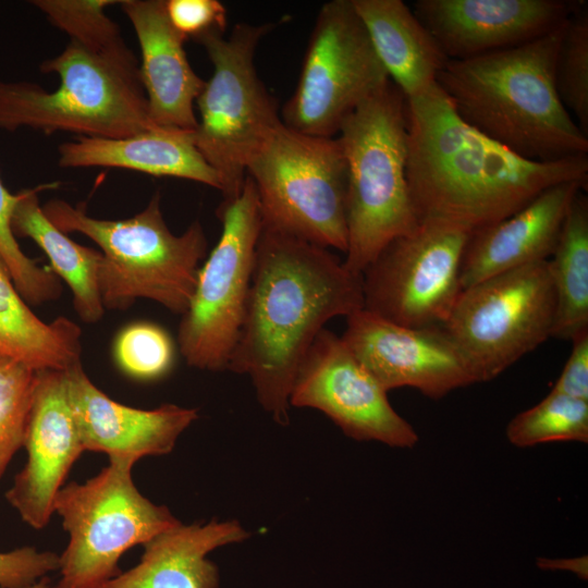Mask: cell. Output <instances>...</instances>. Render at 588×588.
<instances>
[{"label": "cell", "mask_w": 588, "mask_h": 588, "mask_svg": "<svg viewBox=\"0 0 588 588\" xmlns=\"http://www.w3.org/2000/svg\"><path fill=\"white\" fill-rule=\"evenodd\" d=\"M362 308V274L329 248L262 225L228 370L248 376L261 407L286 425L291 390L316 336L330 319Z\"/></svg>", "instance_id": "obj_1"}, {"label": "cell", "mask_w": 588, "mask_h": 588, "mask_svg": "<svg viewBox=\"0 0 588 588\" xmlns=\"http://www.w3.org/2000/svg\"><path fill=\"white\" fill-rule=\"evenodd\" d=\"M406 177L419 221L443 220L474 232L551 186L588 182L587 155L523 158L467 124L437 83L406 99Z\"/></svg>", "instance_id": "obj_2"}, {"label": "cell", "mask_w": 588, "mask_h": 588, "mask_svg": "<svg viewBox=\"0 0 588 588\" xmlns=\"http://www.w3.org/2000/svg\"><path fill=\"white\" fill-rule=\"evenodd\" d=\"M565 23L519 46L450 60L437 84L467 124L523 158L554 161L587 155L588 136L555 85Z\"/></svg>", "instance_id": "obj_3"}, {"label": "cell", "mask_w": 588, "mask_h": 588, "mask_svg": "<svg viewBox=\"0 0 588 588\" xmlns=\"http://www.w3.org/2000/svg\"><path fill=\"white\" fill-rule=\"evenodd\" d=\"M157 192L137 215L123 220L90 217L83 205L46 203V217L62 232L81 233L102 254L98 289L105 309L125 310L138 298L183 315L192 299L207 238L199 221L181 235L168 228Z\"/></svg>", "instance_id": "obj_4"}, {"label": "cell", "mask_w": 588, "mask_h": 588, "mask_svg": "<svg viewBox=\"0 0 588 588\" xmlns=\"http://www.w3.org/2000/svg\"><path fill=\"white\" fill-rule=\"evenodd\" d=\"M347 168L344 266L362 274L395 237L419 224L406 177V99L389 81L364 100L336 135Z\"/></svg>", "instance_id": "obj_5"}, {"label": "cell", "mask_w": 588, "mask_h": 588, "mask_svg": "<svg viewBox=\"0 0 588 588\" xmlns=\"http://www.w3.org/2000/svg\"><path fill=\"white\" fill-rule=\"evenodd\" d=\"M56 73L57 89L32 82L0 81V130L45 134L64 131L84 137L122 138L157 127L149 117L138 65L94 53L71 41L40 64Z\"/></svg>", "instance_id": "obj_6"}, {"label": "cell", "mask_w": 588, "mask_h": 588, "mask_svg": "<svg viewBox=\"0 0 588 588\" xmlns=\"http://www.w3.org/2000/svg\"><path fill=\"white\" fill-rule=\"evenodd\" d=\"M274 23H238L231 34H210L200 44L213 68L195 105L194 145L216 171L223 198L236 196L252 158L282 124L275 99L255 68V51Z\"/></svg>", "instance_id": "obj_7"}, {"label": "cell", "mask_w": 588, "mask_h": 588, "mask_svg": "<svg viewBox=\"0 0 588 588\" xmlns=\"http://www.w3.org/2000/svg\"><path fill=\"white\" fill-rule=\"evenodd\" d=\"M262 225L324 248H347V168L338 137L298 133L283 123L247 166Z\"/></svg>", "instance_id": "obj_8"}, {"label": "cell", "mask_w": 588, "mask_h": 588, "mask_svg": "<svg viewBox=\"0 0 588 588\" xmlns=\"http://www.w3.org/2000/svg\"><path fill=\"white\" fill-rule=\"evenodd\" d=\"M135 463L109 458L93 478L58 492L53 511L69 534L59 555L60 588H103L122 572L119 561L126 551L181 523L139 492L132 478Z\"/></svg>", "instance_id": "obj_9"}, {"label": "cell", "mask_w": 588, "mask_h": 588, "mask_svg": "<svg viewBox=\"0 0 588 588\" xmlns=\"http://www.w3.org/2000/svg\"><path fill=\"white\" fill-rule=\"evenodd\" d=\"M217 216L222 230L200 267L179 326V348L188 366L228 370L243 326L262 218L253 181L223 198Z\"/></svg>", "instance_id": "obj_10"}, {"label": "cell", "mask_w": 588, "mask_h": 588, "mask_svg": "<svg viewBox=\"0 0 588 588\" xmlns=\"http://www.w3.org/2000/svg\"><path fill=\"white\" fill-rule=\"evenodd\" d=\"M554 314V287L543 260L462 290L442 327L476 382H487L551 338Z\"/></svg>", "instance_id": "obj_11"}, {"label": "cell", "mask_w": 588, "mask_h": 588, "mask_svg": "<svg viewBox=\"0 0 588 588\" xmlns=\"http://www.w3.org/2000/svg\"><path fill=\"white\" fill-rule=\"evenodd\" d=\"M389 81L352 0L326 2L282 123L302 134L336 137L343 121Z\"/></svg>", "instance_id": "obj_12"}, {"label": "cell", "mask_w": 588, "mask_h": 588, "mask_svg": "<svg viewBox=\"0 0 588 588\" xmlns=\"http://www.w3.org/2000/svg\"><path fill=\"white\" fill-rule=\"evenodd\" d=\"M471 231L425 219L392 240L362 272L364 309L400 326H442L461 291Z\"/></svg>", "instance_id": "obj_13"}, {"label": "cell", "mask_w": 588, "mask_h": 588, "mask_svg": "<svg viewBox=\"0 0 588 588\" xmlns=\"http://www.w3.org/2000/svg\"><path fill=\"white\" fill-rule=\"evenodd\" d=\"M387 393L343 339L323 328L298 368L290 406L322 412L354 440L412 449L418 433L392 407Z\"/></svg>", "instance_id": "obj_14"}, {"label": "cell", "mask_w": 588, "mask_h": 588, "mask_svg": "<svg viewBox=\"0 0 588 588\" xmlns=\"http://www.w3.org/2000/svg\"><path fill=\"white\" fill-rule=\"evenodd\" d=\"M346 318L341 338L387 392L409 387L440 400L477 383L464 353L442 326L408 328L364 308Z\"/></svg>", "instance_id": "obj_15"}, {"label": "cell", "mask_w": 588, "mask_h": 588, "mask_svg": "<svg viewBox=\"0 0 588 588\" xmlns=\"http://www.w3.org/2000/svg\"><path fill=\"white\" fill-rule=\"evenodd\" d=\"M23 446L27 460L5 498L23 522L44 528L54 500L83 449L64 370H39Z\"/></svg>", "instance_id": "obj_16"}, {"label": "cell", "mask_w": 588, "mask_h": 588, "mask_svg": "<svg viewBox=\"0 0 588 588\" xmlns=\"http://www.w3.org/2000/svg\"><path fill=\"white\" fill-rule=\"evenodd\" d=\"M579 0H417L413 11L449 60L535 40L562 26Z\"/></svg>", "instance_id": "obj_17"}, {"label": "cell", "mask_w": 588, "mask_h": 588, "mask_svg": "<svg viewBox=\"0 0 588 588\" xmlns=\"http://www.w3.org/2000/svg\"><path fill=\"white\" fill-rule=\"evenodd\" d=\"M64 373L84 451L135 462L144 456L164 455L198 418L196 408L175 404L152 409L121 404L94 384L82 362Z\"/></svg>", "instance_id": "obj_18"}, {"label": "cell", "mask_w": 588, "mask_h": 588, "mask_svg": "<svg viewBox=\"0 0 588 588\" xmlns=\"http://www.w3.org/2000/svg\"><path fill=\"white\" fill-rule=\"evenodd\" d=\"M586 182H564L536 196L515 213L474 231L460 272L462 290L493 275L548 260L576 195Z\"/></svg>", "instance_id": "obj_19"}, {"label": "cell", "mask_w": 588, "mask_h": 588, "mask_svg": "<svg viewBox=\"0 0 588 588\" xmlns=\"http://www.w3.org/2000/svg\"><path fill=\"white\" fill-rule=\"evenodd\" d=\"M120 5L138 39L139 77L150 120L160 127L194 131V105L206 81L191 66L185 40L171 25L164 0H123Z\"/></svg>", "instance_id": "obj_20"}, {"label": "cell", "mask_w": 588, "mask_h": 588, "mask_svg": "<svg viewBox=\"0 0 588 588\" xmlns=\"http://www.w3.org/2000/svg\"><path fill=\"white\" fill-rule=\"evenodd\" d=\"M248 537L237 520L179 523L145 543L139 562L103 588H219V569L208 554Z\"/></svg>", "instance_id": "obj_21"}, {"label": "cell", "mask_w": 588, "mask_h": 588, "mask_svg": "<svg viewBox=\"0 0 588 588\" xmlns=\"http://www.w3.org/2000/svg\"><path fill=\"white\" fill-rule=\"evenodd\" d=\"M58 152L61 168H121L221 191L218 174L194 145L193 131L157 126L122 138L77 136L62 143Z\"/></svg>", "instance_id": "obj_22"}, {"label": "cell", "mask_w": 588, "mask_h": 588, "mask_svg": "<svg viewBox=\"0 0 588 588\" xmlns=\"http://www.w3.org/2000/svg\"><path fill=\"white\" fill-rule=\"evenodd\" d=\"M390 81L412 98L437 83L449 63L438 41L402 0H352Z\"/></svg>", "instance_id": "obj_23"}, {"label": "cell", "mask_w": 588, "mask_h": 588, "mask_svg": "<svg viewBox=\"0 0 588 588\" xmlns=\"http://www.w3.org/2000/svg\"><path fill=\"white\" fill-rule=\"evenodd\" d=\"M56 186L58 183L44 184L20 192L11 222L12 231L15 237L30 238L44 250L49 258V267L69 285L78 317L84 322L94 323L105 313L98 289L102 254L75 243L46 217L38 193Z\"/></svg>", "instance_id": "obj_24"}, {"label": "cell", "mask_w": 588, "mask_h": 588, "mask_svg": "<svg viewBox=\"0 0 588 588\" xmlns=\"http://www.w3.org/2000/svg\"><path fill=\"white\" fill-rule=\"evenodd\" d=\"M0 353L29 368L65 370L81 362L79 327L65 317L45 322L19 293L0 256Z\"/></svg>", "instance_id": "obj_25"}, {"label": "cell", "mask_w": 588, "mask_h": 588, "mask_svg": "<svg viewBox=\"0 0 588 588\" xmlns=\"http://www.w3.org/2000/svg\"><path fill=\"white\" fill-rule=\"evenodd\" d=\"M555 294L551 338L572 341L588 330V198L579 192L548 259Z\"/></svg>", "instance_id": "obj_26"}, {"label": "cell", "mask_w": 588, "mask_h": 588, "mask_svg": "<svg viewBox=\"0 0 588 588\" xmlns=\"http://www.w3.org/2000/svg\"><path fill=\"white\" fill-rule=\"evenodd\" d=\"M30 4L40 10L57 28L68 34L71 41L106 58L128 65H138L124 42L119 25L105 12L117 0H34Z\"/></svg>", "instance_id": "obj_27"}, {"label": "cell", "mask_w": 588, "mask_h": 588, "mask_svg": "<svg viewBox=\"0 0 588 588\" xmlns=\"http://www.w3.org/2000/svg\"><path fill=\"white\" fill-rule=\"evenodd\" d=\"M507 441L517 448L549 442H588V402L556 392L514 416L505 429Z\"/></svg>", "instance_id": "obj_28"}, {"label": "cell", "mask_w": 588, "mask_h": 588, "mask_svg": "<svg viewBox=\"0 0 588 588\" xmlns=\"http://www.w3.org/2000/svg\"><path fill=\"white\" fill-rule=\"evenodd\" d=\"M561 101L588 136V9L581 4L567 19L555 61Z\"/></svg>", "instance_id": "obj_29"}, {"label": "cell", "mask_w": 588, "mask_h": 588, "mask_svg": "<svg viewBox=\"0 0 588 588\" xmlns=\"http://www.w3.org/2000/svg\"><path fill=\"white\" fill-rule=\"evenodd\" d=\"M19 199L20 193H10L0 179V256L26 303L39 305L60 296L61 282L50 267L38 266L19 245L11 226Z\"/></svg>", "instance_id": "obj_30"}, {"label": "cell", "mask_w": 588, "mask_h": 588, "mask_svg": "<svg viewBox=\"0 0 588 588\" xmlns=\"http://www.w3.org/2000/svg\"><path fill=\"white\" fill-rule=\"evenodd\" d=\"M113 357L126 376L143 381L157 380L171 371L175 347L162 327L139 321L124 327L117 334Z\"/></svg>", "instance_id": "obj_31"}, {"label": "cell", "mask_w": 588, "mask_h": 588, "mask_svg": "<svg viewBox=\"0 0 588 588\" xmlns=\"http://www.w3.org/2000/svg\"><path fill=\"white\" fill-rule=\"evenodd\" d=\"M36 373L0 353V478L23 446Z\"/></svg>", "instance_id": "obj_32"}, {"label": "cell", "mask_w": 588, "mask_h": 588, "mask_svg": "<svg viewBox=\"0 0 588 588\" xmlns=\"http://www.w3.org/2000/svg\"><path fill=\"white\" fill-rule=\"evenodd\" d=\"M164 5L171 25L185 41L225 33L228 13L218 0H164Z\"/></svg>", "instance_id": "obj_33"}, {"label": "cell", "mask_w": 588, "mask_h": 588, "mask_svg": "<svg viewBox=\"0 0 588 588\" xmlns=\"http://www.w3.org/2000/svg\"><path fill=\"white\" fill-rule=\"evenodd\" d=\"M60 556L51 551L23 547L0 552V588H24L59 571Z\"/></svg>", "instance_id": "obj_34"}, {"label": "cell", "mask_w": 588, "mask_h": 588, "mask_svg": "<svg viewBox=\"0 0 588 588\" xmlns=\"http://www.w3.org/2000/svg\"><path fill=\"white\" fill-rule=\"evenodd\" d=\"M572 342L569 357L551 391L588 402V330Z\"/></svg>", "instance_id": "obj_35"}, {"label": "cell", "mask_w": 588, "mask_h": 588, "mask_svg": "<svg viewBox=\"0 0 588 588\" xmlns=\"http://www.w3.org/2000/svg\"><path fill=\"white\" fill-rule=\"evenodd\" d=\"M536 564L541 569L568 571L585 580L588 577V558L586 555L568 559L538 558Z\"/></svg>", "instance_id": "obj_36"}, {"label": "cell", "mask_w": 588, "mask_h": 588, "mask_svg": "<svg viewBox=\"0 0 588 588\" xmlns=\"http://www.w3.org/2000/svg\"><path fill=\"white\" fill-rule=\"evenodd\" d=\"M24 588H60L59 586H51L49 584V580L47 579V577L38 580L37 583L33 584V585H29L27 587H24Z\"/></svg>", "instance_id": "obj_37"}]
</instances>
